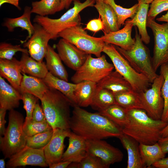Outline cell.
I'll use <instances>...</instances> for the list:
<instances>
[{
	"mask_svg": "<svg viewBox=\"0 0 168 168\" xmlns=\"http://www.w3.org/2000/svg\"><path fill=\"white\" fill-rule=\"evenodd\" d=\"M70 121V129L86 140H100L119 137L122 128L99 112H90L74 106Z\"/></svg>",
	"mask_w": 168,
	"mask_h": 168,
	"instance_id": "6da1fadb",
	"label": "cell"
},
{
	"mask_svg": "<svg viewBox=\"0 0 168 168\" xmlns=\"http://www.w3.org/2000/svg\"><path fill=\"white\" fill-rule=\"evenodd\" d=\"M128 122L122 128L123 133L144 145L153 144L162 138L161 132L168 122L152 118L141 109L128 110Z\"/></svg>",
	"mask_w": 168,
	"mask_h": 168,
	"instance_id": "7a4b0ae2",
	"label": "cell"
},
{
	"mask_svg": "<svg viewBox=\"0 0 168 168\" xmlns=\"http://www.w3.org/2000/svg\"><path fill=\"white\" fill-rule=\"evenodd\" d=\"M46 120L53 129H70L71 101L58 90L49 87L40 100Z\"/></svg>",
	"mask_w": 168,
	"mask_h": 168,
	"instance_id": "3957f363",
	"label": "cell"
},
{
	"mask_svg": "<svg viewBox=\"0 0 168 168\" xmlns=\"http://www.w3.org/2000/svg\"><path fill=\"white\" fill-rule=\"evenodd\" d=\"M95 3V0H86L83 2L79 0H75L73 2V7L59 18L52 19L47 16L37 15L33 19V22L42 26L50 34L52 39L54 40L58 37L59 34L65 29L80 25V12L87 7H94Z\"/></svg>",
	"mask_w": 168,
	"mask_h": 168,
	"instance_id": "277c9868",
	"label": "cell"
},
{
	"mask_svg": "<svg viewBox=\"0 0 168 168\" xmlns=\"http://www.w3.org/2000/svg\"><path fill=\"white\" fill-rule=\"evenodd\" d=\"M8 123L3 137H0V147L5 158H9L26 145L27 136L22 126L24 117L19 112L9 110Z\"/></svg>",
	"mask_w": 168,
	"mask_h": 168,
	"instance_id": "5b68a950",
	"label": "cell"
},
{
	"mask_svg": "<svg viewBox=\"0 0 168 168\" xmlns=\"http://www.w3.org/2000/svg\"><path fill=\"white\" fill-rule=\"evenodd\" d=\"M135 43L131 49L125 50L119 46L116 48L138 72L146 76L152 83L158 76L155 71L150 50L143 43L135 27Z\"/></svg>",
	"mask_w": 168,
	"mask_h": 168,
	"instance_id": "8992f818",
	"label": "cell"
},
{
	"mask_svg": "<svg viewBox=\"0 0 168 168\" xmlns=\"http://www.w3.org/2000/svg\"><path fill=\"white\" fill-rule=\"evenodd\" d=\"M103 52L110 58L115 70L129 83L133 90L140 93L148 88L151 83L148 78L137 72L118 50L115 45L105 43Z\"/></svg>",
	"mask_w": 168,
	"mask_h": 168,
	"instance_id": "52a82bcc",
	"label": "cell"
},
{
	"mask_svg": "<svg viewBox=\"0 0 168 168\" xmlns=\"http://www.w3.org/2000/svg\"><path fill=\"white\" fill-rule=\"evenodd\" d=\"M58 37L86 53L95 55L97 57L101 56L105 44L101 37H96L89 35L81 25L65 29L59 34Z\"/></svg>",
	"mask_w": 168,
	"mask_h": 168,
	"instance_id": "ba28073f",
	"label": "cell"
},
{
	"mask_svg": "<svg viewBox=\"0 0 168 168\" xmlns=\"http://www.w3.org/2000/svg\"><path fill=\"white\" fill-rule=\"evenodd\" d=\"M113 64L108 62L104 55L94 58L89 54L84 63L71 78L73 83L84 81L97 83L113 71Z\"/></svg>",
	"mask_w": 168,
	"mask_h": 168,
	"instance_id": "9c48e42d",
	"label": "cell"
},
{
	"mask_svg": "<svg viewBox=\"0 0 168 168\" xmlns=\"http://www.w3.org/2000/svg\"><path fill=\"white\" fill-rule=\"evenodd\" d=\"M147 27L152 30L154 36L152 61L156 72L161 65L168 63V23L159 24L155 19L147 18Z\"/></svg>",
	"mask_w": 168,
	"mask_h": 168,
	"instance_id": "30bf717a",
	"label": "cell"
},
{
	"mask_svg": "<svg viewBox=\"0 0 168 168\" xmlns=\"http://www.w3.org/2000/svg\"><path fill=\"white\" fill-rule=\"evenodd\" d=\"M164 80L163 76L160 74L152 83L150 88L139 93L143 109L156 120L161 119L163 111L164 101L161 90Z\"/></svg>",
	"mask_w": 168,
	"mask_h": 168,
	"instance_id": "8fae6325",
	"label": "cell"
},
{
	"mask_svg": "<svg viewBox=\"0 0 168 168\" xmlns=\"http://www.w3.org/2000/svg\"><path fill=\"white\" fill-rule=\"evenodd\" d=\"M30 165L46 167L49 166L44 156V147L35 148L26 145L12 155L6 164L9 168Z\"/></svg>",
	"mask_w": 168,
	"mask_h": 168,
	"instance_id": "7c38bea8",
	"label": "cell"
},
{
	"mask_svg": "<svg viewBox=\"0 0 168 168\" xmlns=\"http://www.w3.org/2000/svg\"><path fill=\"white\" fill-rule=\"evenodd\" d=\"M34 31L31 36L23 43L24 47L27 48L30 55L35 60L43 62L47 51L49 40L52 39L50 34L42 26L35 23Z\"/></svg>",
	"mask_w": 168,
	"mask_h": 168,
	"instance_id": "4fadbf2b",
	"label": "cell"
},
{
	"mask_svg": "<svg viewBox=\"0 0 168 168\" xmlns=\"http://www.w3.org/2000/svg\"><path fill=\"white\" fill-rule=\"evenodd\" d=\"M86 142L88 154L99 158L108 168L111 165L122 160V152L105 141L87 140Z\"/></svg>",
	"mask_w": 168,
	"mask_h": 168,
	"instance_id": "5bb4252c",
	"label": "cell"
},
{
	"mask_svg": "<svg viewBox=\"0 0 168 168\" xmlns=\"http://www.w3.org/2000/svg\"><path fill=\"white\" fill-rule=\"evenodd\" d=\"M56 47L62 61L76 71L84 63L89 54L63 38L59 40Z\"/></svg>",
	"mask_w": 168,
	"mask_h": 168,
	"instance_id": "9a60e30c",
	"label": "cell"
},
{
	"mask_svg": "<svg viewBox=\"0 0 168 168\" xmlns=\"http://www.w3.org/2000/svg\"><path fill=\"white\" fill-rule=\"evenodd\" d=\"M53 130L52 138L48 144L44 147L46 162L49 166L61 161L65 147L64 140L68 137L70 129L57 128Z\"/></svg>",
	"mask_w": 168,
	"mask_h": 168,
	"instance_id": "2e32d148",
	"label": "cell"
},
{
	"mask_svg": "<svg viewBox=\"0 0 168 168\" xmlns=\"http://www.w3.org/2000/svg\"><path fill=\"white\" fill-rule=\"evenodd\" d=\"M69 144L61 161L79 163L88 155L87 140L71 131L68 137Z\"/></svg>",
	"mask_w": 168,
	"mask_h": 168,
	"instance_id": "e0dca14e",
	"label": "cell"
},
{
	"mask_svg": "<svg viewBox=\"0 0 168 168\" xmlns=\"http://www.w3.org/2000/svg\"><path fill=\"white\" fill-rule=\"evenodd\" d=\"M124 27L122 29L108 33H104L101 37L104 42L119 46L125 50H129L134 45L135 38L131 36L133 24L126 20Z\"/></svg>",
	"mask_w": 168,
	"mask_h": 168,
	"instance_id": "ac0fdd59",
	"label": "cell"
},
{
	"mask_svg": "<svg viewBox=\"0 0 168 168\" xmlns=\"http://www.w3.org/2000/svg\"><path fill=\"white\" fill-rule=\"evenodd\" d=\"M118 138L127 152L128 160L127 168H146L141 156L139 143L131 137L124 133L121 135Z\"/></svg>",
	"mask_w": 168,
	"mask_h": 168,
	"instance_id": "d6986e66",
	"label": "cell"
},
{
	"mask_svg": "<svg viewBox=\"0 0 168 168\" xmlns=\"http://www.w3.org/2000/svg\"><path fill=\"white\" fill-rule=\"evenodd\" d=\"M19 63V61L14 57L11 60L0 58V76L6 79L19 92L23 75Z\"/></svg>",
	"mask_w": 168,
	"mask_h": 168,
	"instance_id": "ffe728a7",
	"label": "cell"
},
{
	"mask_svg": "<svg viewBox=\"0 0 168 168\" xmlns=\"http://www.w3.org/2000/svg\"><path fill=\"white\" fill-rule=\"evenodd\" d=\"M21 94L0 76V108L10 110L18 107Z\"/></svg>",
	"mask_w": 168,
	"mask_h": 168,
	"instance_id": "44dd1931",
	"label": "cell"
},
{
	"mask_svg": "<svg viewBox=\"0 0 168 168\" xmlns=\"http://www.w3.org/2000/svg\"><path fill=\"white\" fill-rule=\"evenodd\" d=\"M31 13V7L26 6L22 15L16 18H7L2 24L3 26L6 27L9 32H13L15 28L17 27L27 31L28 35L25 40L21 41L22 44L26 41L31 36L34 31V26L30 21Z\"/></svg>",
	"mask_w": 168,
	"mask_h": 168,
	"instance_id": "7402d4cb",
	"label": "cell"
},
{
	"mask_svg": "<svg viewBox=\"0 0 168 168\" xmlns=\"http://www.w3.org/2000/svg\"><path fill=\"white\" fill-rule=\"evenodd\" d=\"M19 63L22 73L33 77L43 79L49 72L44 62L35 60L28 53H22Z\"/></svg>",
	"mask_w": 168,
	"mask_h": 168,
	"instance_id": "603a6c76",
	"label": "cell"
},
{
	"mask_svg": "<svg viewBox=\"0 0 168 168\" xmlns=\"http://www.w3.org/2000/svg\"><path fill=\"white\" fill-rule=\"evenodd\" d=\"M97 86L109 90L114 95L133 90L129 83L116 70L112 71L97 83Z\"/></svg>",
	"mask_w": 168,
	"mask_h": 168,
	"instance_id": "cb8c5ba5",
	"label": "cell"
},
{
	"mask_svg": "<svg viewBox=\"0 0 168 168\" xmlns=\"http://www.w3.org/2000/svg\"><path fill=\"white\" fill-rule=\"evenodd\" d=\"M23 77L19 92L21 94L29 93L33 95L40 100L48 89L49 86L43 79L28 76L22 73Z\"/></svg>",
	"mask_w": 168,
	"mask_h": 168,
	"instance_id": "d4e9b609",
	"label": "cell"
},
{
	"mask_svg": "<svg viewBox=\"0 0 168 168\" xmlns=\"http://www.w3.org/2000/svg\"><path fill=\"white\" fill-rule=\"evenodd\" d=\"M96 3L94 7L101 16L104 33H108L119 30L117 16L113 8L103 1Z\"/></svg>",
	"mask_w": 168,
	"mask_h": 168,
	"instance_id": "484cf974",
	"label": "cell"
},
{
	"mask_svg": "<svg viewBox=\"0 0 168 168\" xmlns=\"http://www.w3.org/2000/svg\"><path fill=\"white\" fill-rule=\"evenodd\" d=\"M45 58L49 72L53 75L68 82V73L63 64L62 60L58 54L49 44Z\"/></svg>",
	"mask_w": 168,
	"mask_h": 168,
	"instance_id": "4316f807",
	"label": "cell"
},
{
	"mask_svg": "<svg viewBox=\"0 0 168 168\" xmlns=\"http://www.w3.org/2000/svg\"><path fill=\"white\" fill-rule=\"evenodd\" d=\"M43 80L48 86L58 90L66 96L72 102L73 107L77 105L74 92L77 83L68 82L53 75L49 72Z\"/></svg>",
	"mask_w": 168,
	"mask_h": 168,
	"instance_id": "83f0119b",
	"label": "cell"
},
{
	"mask_svg": "<svg viewBox=\"0 0 168 168\" xmlns=\"http://www.w3.org/2000/svg\"><path fill=\"white\" fill-rule=\"evenodd\" d=\"M97 87V83L84 81L77 83L74 94L77 105L80 107L90 106Z\"/></svg>",
	"mask_w": 168,
	"mask_h": 168,
	"instance_id": "f1b7e54d",
	"label": "cell"
},
{
	"mask_svg": "<svg viewBox=\"0 0 168 168\" xmlns=\"http://www.w3.org/2000/svg\"><path fill=\"white\" fill-rule=\"evenodd\" d=\"M138 4V8L135 16L131 19L128 20L133 24V26L137 27L142 42L148 44L150 42V37L147 33V27L149 5V4L145 3Z\"/></svg>",
	"mask_w": 168,
	"mask_h": 168,
	"instance_id": "f546056e",
	"label": "cell"
},
{
	"mask_svg": "<svg viewBox=\"0 0 168 168\" xmlns=\"http://www.w3.org/2000/svg\"><path fill=\"white\" fill-rule=\"evenodd\" d=\"M139 149L142 160L147 168H150L166 156L158 142L151 145L139 144Z\"/></svg>",
	"mask_w": 168,
	"mask_h": 168,
	"instance_id": "4dcf8cb0",
	"label": "cell"
},
{
	"mask_svg": "<svg viewBox=\"0 0 168 168\" xmlns=\"http://www.w3.org/2000/svg\"><path fill=\"white\" fill-rule=\"evenodd\" d=\"M115 104L114 95L111 91L97 86L90 105L93 109L99 112Z\"/></svg>",
	"mask_w": 168,
	"mask_h": 168,
	"instance_id": "1f68e13d",
	"label": "cell"
},
{
	"mask_svg": "<svg viewBox=\"0 0 168 168\" xmlns=\"http://www.w3.org/2000/svg\"><path fill=\"white\" fill-rule=\"evenodd\" d=\"M114 95L116 104L128 110L133 109H143L139 93L133 90L120 92Z\"/></svg>",
	"mask_w": 168,
	"mask_h": 168,
	"instance_id": "d6a6232c",
	"label": "cell"
},
{
	"mask_svg": "<svg viewBox=\"0 0 168 168\" xmlns=\"http://www.w3.org/2000/svg\"><path fill=\"white\" fill-rule=\"evenodd\" d=\"M99 113L122 128L128 121V110L116 104L111 105Z\"/></svg>",
	"mask_w": 168,
	"mask_h": 168,
	"instance_id": "836d02e7",
	"label": "cell"
},
{
	"mask_svg": "<svg viewBox=\"0 0 168 168\" xmlns=\"http://www.w3.org/2000/svg\"><path fill=\"white\" fill-rule=\"evenodd\" d=\"M61 0H40L33 2L31 12L37 15L45 16L60 11Z\"/></svg>",
	"mask_w": 168,
	"mask_h": 168,
	"instance_id": "e575fe53",
	"label": "cell"
},
{
	"mask_svg": "<svg viewBox=\"0 0 168 168\" xmlns=\"http://www.w3.org/2000/svg\"><path fill=\"white\" fill-rule=\"evenodd\" d=\"M105 3L110 5L114 10L117 16L118 26L120 28L124 25L126 20L132 19L136 14L139 7V4L136 3L129 8H125L116 4L115 0H103Z\"/></svg>",
	"mask_w": 168,
	"mask_h": 168,
	"instance_id": "d590c367",
	"label": "cell"
},
{
	"mask_svg": "<svg viewBox=\"0 0 168 168\" xmlns=\"http://www.w3.org/2000/svg\"><path fill=\"white\" fill-rule=\"evenodd\" d=\"M23 130L27 137L53 129L47 121L37 122L31 119H25L22 126Z\"/></svg>",
	"mask_w": 168,
	"mask_h": 168,
	"instance_id": "8d00e7d4",
	"label": "cell"
},
{
	"mask_svg": "<svg viewBox=\"0 0 168 168\" xmlns=\"http://www.w3.org/2000/svg\"><path fill=\"white\" fill-rule=\"evenodd\" d=\"M160 74L164 78V82L161 91L164 101L163 111L161 119L168 122V63L160 67Z\"/></svg>",
	"mask_w": 168,
	"mask_h": 168,
	"instance_id": "74e56055",
	"label": "cell"
},
{
	"mask_svg": "<svg viewBox=\"0 0 168 168\" xmlns=\"http://www.w3.org/2000/svg\"><path fill=\"white\" fill-rule=\"evenodd\" d=\"M53 130L39 133L32 136L27 137L26 145L35 148H40L45 147L51 140Z\"/></svg>",
	"mask_w": 168,
	"mask_h": 168,
	"instance_id": "f35d334b",
	"label": "cell"
},
{
	"mask_svg": "<svg viewBox=\"0 0 168 168\" xmlns=\"http://www.w3.org/2000/svg\"><path fill=\"white\" fill-rule=\"evenodd\" d=\"M18 52L28 53L27 49L21 48L20 45H14L6 42L0 44V58L11 60Z\"/></svg>",
	"mask_w": 168,
	"mask_h": 168,
	"instance_id": "ab89813d",
	"label": "cell"
},
{
	"mask_svg": "<svg viewBox=\"0 0 168 168\" xmlns=\"http://www.w3.org/2000/svg\"><path fill=\"white\" fill-rule=\"evenodd\" d=\"M21 100L23 103V108L26 112L25 119H32L33 112L35 104L39 99L32 94L29 93L21 94Z\"/></svg>",
	"mask_w": 168,
	"mask_h": 168,
	"instance_id": "60d3db41",
	"label": "cell"
},
{
	"mask_svg": "<svg viewBox=\"0 0 168 168\" xmlns=\"http://www.w3.org/2000/svg\"><path fill=\"white\" fill-rule=\"evenodd\" d=\"M168 10V0H154L148 12L147 19H155L161 13Z\"/></svg>",
	"mask_w": 168,
	"mask_h": 168,
	"instance_id": "b9f144b4",
	"label": "cell"
},
{
	"mask_svg": "<svg viewBox=\"0 0 168 168\" xmlns=\"http://www.w3.org/2000/svg\"><path fill=\"white\" fill-rule=\"evenodd\" d=\"M79 168H108L99 158L88 154L87 156L79 163Z\"/></svg>",
	"mask_w": 168,
	"mask_h": 168,
	"instance_id": "7bdbcfd3",
	"label": "cell"
},
{
	"mask_svg": "<svg viewBox=\"0 0 168 168\" xmlns=\"http://www.w3.org/2000/svg\"><path fill=\"white\" fill-rule=\"evenodd\" d=\"M32 119L37 122L47 121L42 107L40 105L38 102L35 106L32 114Z\"/></svg>",
	"mask_w": 168,
	"mask_h": 168,
	"instance_id": "ee69618b",
	"label": "cell"
},
{
	"mask_svg": "<svg viewBox=\"0 0 168 168\" xmlns=\"http://www.w3.org/2000/svg\"><path fill=\"white\" fill-rule=\"evenodd\" d=\"M103 24L101 18L92 19L86 25V29L91 31L96 32L103 30Z\"/></svg>",
	"mask_w": 168,
	"mask_h": 168,
	"instance_id": "f6af8a7d",
	"label": "cell"
},
{
	"mask_svg": "<svg viewBox=\"0 0 168 168\" xmlns=\"http://www.w3.org/2000/svg\"><path fill=\"white\" fill-rule=\"evenodd\" d=\"M7 110L3 108H0V135L3 136L6 129L5 125L6 121L5 116Z\"/></svg>",
	"mask_w": 168,
	"mask_h": 168,
	"instance_id": "bcb514c9",
	"label": "cell"
},
{
	"mask_svg": "<svg viewBox=\"0 0 168 168\" xmlns=\"http://www.w3.org/2000/svg\"><path fill=\"white\" fill-rule=\"evenodd\" d=\"M158 142L163 152L166 154L168 153V135L165 137H162Z\"/></svg>",
	"mask_w": 168,
	"mask_h": 168,
	"instance_id": "7dc6e473",
	"label": "cell"
},
{
	"mask_svg": "<svg viewBox=\"0 0 168 168\" xmlns=\"http://www.w3.org/2000/svg\"><path fill=\"white\" fill-rule=\"evenodd\" d=\"M152 166L156 168H168V157H164L158 161Z\"/></svg>",
	"mask_w": 168,
	"mask_h": 168,
	"instance_id": "c3c4849f",
	"label": "cell"
},
{
	"mask_svg": "<svg viewBox=\"0 0 168 168\" xmlns=\"http://www.w3.org/2000/svg\"><path fill=\"white\" fill-rule=\"evenodd\" d=\"M72 162L68 161H61L60 162L54 163L49 165V168H68L69 165Z\"/></svg>",
	"mask_w": 168,
	"mask_h": 168,
	"instance_id": "681fc988",
	"label": "cell"
},
{
	"mask_svg": "<svg viewBox=\"0 0 168 168\" xmlns=\"http://www.w3.org/2000/svg\"><path fill=\"white\" fill-rule=\"evenodd\" d=\"M19 0H0V6L3 4L8 3L11 4L16 7L18 9L20 10L21 8L19 5Z\"/></svg>",
	"mask_w": 168,
	"mask_h": 168,
	"instance_id": "f907efd6",
	"label": "cell"
},
{
	"mask_svg": "<svg viewBox=\"0 0 168 168\" xmlns=\"http://www.w3.org/2000/svg\"><path fill=\"white\" fill-rule=\"evenodd\" d=\"M75 0H61V6L60 8V11L64 9H68L71 4Z\"/></svg>",
	"mask_w": 168,
	"mask_h": 168,
	"instance_id": "816d5d0a",
	"label": "cell"
},
{
	"mask_svg": "<svg viewBox=\"0 0 168 168\" xmlns=\"http://www.w3.org/2000/svg\"><path fill=\"white\" fill-rule=\"evenodd\" d=\"M156 20L159 21H164L168 23V11L165 14L157 18Z\"/></svg>",
	"mask_w": 168,
	"mask_h": 168,
	"instance_id": "f5cc1de1",
	"label": "cell"
},
{
	"mask_svg": "<svg viewBox=\"0 0 168 168\" xmlns=\"http://www.w3.org/2000/svg\"><path fill=\"white\" fill-rule=\"evenodd\" d=\"M162 137H165L168 135V124L161 132Z\"/></svg>",
	"mask_w": 168,
	"mask_h": 168,
	"instance_id": "db71d44e",
	"label": "cell"
},
{
	"mask_svg": "<svg viewBox=\"0 0 168 168\" xmlns=\"http://www.w3.org/2000/svg\"><path fill=\"white\" fill-rule=\"evenodd\" d=\"M68 168H79V163L72 162L68 166Z\"/></svg>",
	"mask_w": 168,
	"mask_h": 168,
	"instance_id": "11a10c76",
	"label": "cell"
},
{
	"mask_svg": "<svg viewBox=\"0 0 168 168\" xmlns=\"http://www.w3.org/2000/svg\"><path fill=\"white\" fill-rule=\"evenodd\" d=\"M154 0H137L138 3H145L149 4L151 3Z\"/></svg>",
	"mask_w": 168,
	"mask_h": 168,
	"instance_id": "9f6ffc18",
	"label": "cell"
},
{
	"mask_svg": "<svg viewBox=\"0 0 168 168\" xmlns=\"http://www.w3.org/2000/svg\"><path fill=\"white\" fill-rule=\"evenodd\" d=\"M5 167V163L4 159L0 160V168H4Z\"/></svg>",
	"mask_w": 168,
	"mask_h": 168,
	"instance_id": "6f0895ef",
	"label": "cell"
},
{
	"mask_svg": "<svg viewBox=\"0 0 168 168\" xmlns=\"http://www.w3.org/2000/svg\"><path fill=\"white\" fill-rule=\"evenodd\" d=\"M96 3L99 2L103 1V0H95Z\"/></svg>",
	"mask_w": 168,
	"mask_h": 168,
	"instance_id": "680465c9",
	"label": "cell"
}]
</instances>
